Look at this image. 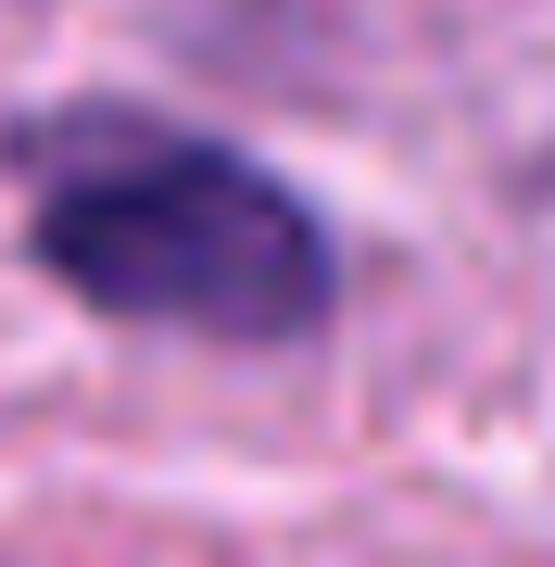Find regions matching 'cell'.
Instances as JSON below:
<instances>
[{
	"instance_id": "6da1fadb",
	"label": "cell",
	"mask_w": 555,
	"mask_h": 567,
	"mask_svg": "<svg viewBox=\"0 0 555 567\" xmlns=\"http://www.w3.org/2000/svg\"><path fill=\"white\" fill-rule=\"evenodd\" d=\"M39 252L102 316L215 328V341H290L329 303L316 215L240 152L165 140V126H102L89 152H63L39 177Z\"/></svg>"
}]
</instances>
